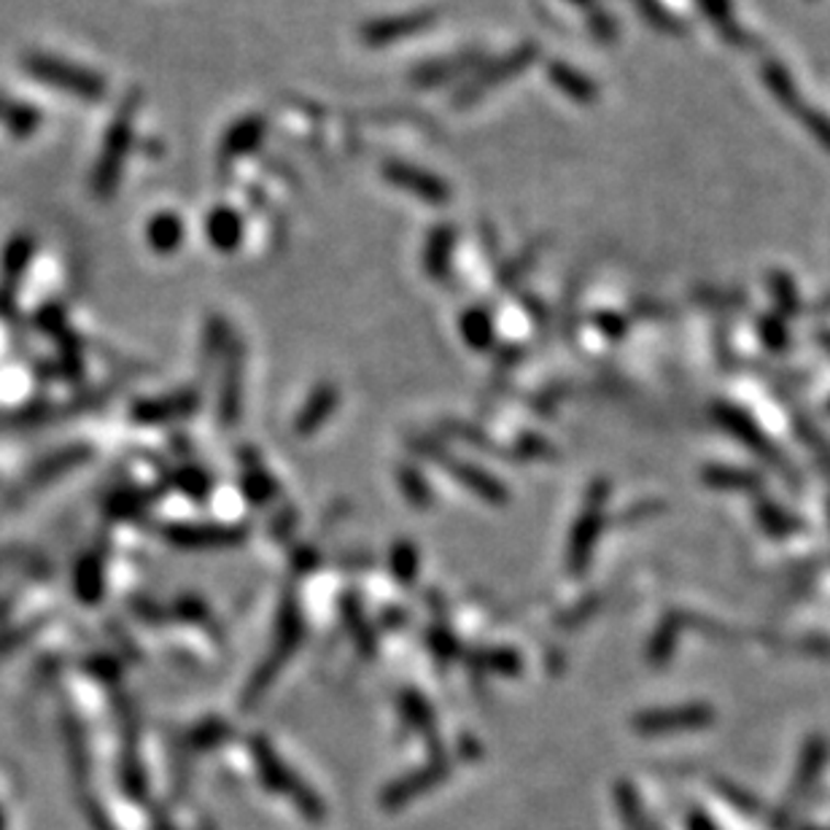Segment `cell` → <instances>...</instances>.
<instances>
[{
  "mask_svg": "<svg viewBox=\"0 0 830 830\" xmlns=\"http://www.w3.org/2000/svg\"><path fill=\"white\" fill-rule=\"evenodd\" d=\"M211 235L213 240L218 243V248H233V243L237 240V224L235 218H229L227 213H218V216H213V224H211Z\"/></svg>",
  "mask_w": 830,
  "mask_h": 830,
  "instance_id": "obj_10",
  "label": "cell"
},
{
  "mask_svg": "<svg viewBox=\"0 0 830 830\" xmlns=\"http://www.w3.org/2000/svg\"><path fill=\"white\" fill-rule=\"evenodd\" d=\"M0 119H3L5 127H9L14 135H30L35 127H38L41 114L35 109H30V105L9 103V105H5L3 116H0Z\"/></svg>",
  "mask_w": 830,
  "mask_h": 830,
  "instance_id": "obj_7",
  "label": "cell"
},
{
  "mask_svg": "<svg viewBox=\"0 0 830 830\" xmlns=\"http://www.w3.org/2000/svg\"><path fill=\"white\" fill-rule=\"evenodd\" d=\"M130 144V116L122 114V119L116 122V127H111L109 141H105L103 148V159H100L98 170H94V192L98 194H109L114 189L116 176H119V165H122L124 148Z\"/></svg>",
  "mask_w": 830,
  "mask_h": 830,
  "instance_id": "obj_2",
  "label": "cell"
},
{
  "mask_svg": "<svg viewBox=\"0 0 830 830\" xmlns=\"http://www.w3.org/2000/svg\"><path fill=\"white\" fill-rule=\"evenodd\" d=\"M30 254H33V240H30L27 235L14 237V240L9 243V248H5V254H3V281L9 283V292H11V287L16 283V278L22 276V270L27 267Z\"/></svg>",
  "mask_w": 830,
  "mask_h": 830,
  "instance_id": "obj_5",
  "label": "cell"
},
{
  "mask_svg": "<svg viewBox=\"0 0 830 830\" xmlns=\"http://www.w3.org/2000/svg\"><path fill=\"white\" fill-rule=\"evenodd\" d=\"M148 237H152L154 248H159V251H170V248H176V243L181 240V222H176L173 216L154 218L152 229H148Z\"/></svg>",
  "mask_w": 830,
  "mask_h": 830,
  "instance_id": "obj_8",
  "label": "cell"
},
{
  "mask_svg": "<svg viewBox=\"0 0 830 830\" xmlns=\"http://www.w3.org/2000/svg\"><path fill=\"white\" fill-rule=\"evenodd\" d=\"M337 402V394L335 389H322L316 396H313L311 402H307L305 411L300 413V420H296V431L300 435H305V431H313L318 424L326 418V413H332V407H335Z\"/></svg>",
  "mask_w": 830,
  "mask_h": 830,
  "instance_id": "obj_6",
  "label": "cell"
},
{
  "mask_svg": "<svg viewBox=\"0 0 830 830\" xmlns=\"http://www.w3.org/2000/svg\"><path fill=\"white\" fill-rule=\"evenodd\" d=\"M168 537L176 545H187V548H213V545H233L246 537L243 529H229V526H170Z\"/></svg>",
  "mask_w": 830,
  "mask_h": 830,
  "instance_id": "obj_4",
  "label": "cell"
},
{
  "mask_svg": "<svg viewBox=\"0 0 830 830\" xmlns=\"http://www.w3.org/2000/svg\"><path fill=\"white\" fill-rule=\"evenodd\" d=\"M25 68L30 70V76L44 85H52L57 89H65V92H74L85 100H100L105 92V85L100 76L89 74V70L79 68V65H70L65 59L49 57V55H27L25 57Z\"/></svg>",
  "mask_w": 830,
  "mask_h": 830,
  "instance_id": "obj_1",
  "label": "cell"
},
{
  "mask_svg": "<svg viewBox=\"0 0 830 830\" xmlns=\"http://www.w3.org/2000/svg\"><path fill=\"white\" fill-rule=\"evenodd\" d=\"M464 332H467V337H470L472 346H478V348L489 346L491 324L483 313H470V316L464 318Z\"/></svg>",
  "mask_w": 830,
  "mask_h": 830,
  "instance_id": "obj_9",
  "label": "cell"
},
{
  "mask_svg": "<svg viewBox=\"0 0 830 830\" xmlns=\"http://www.w3.org/2000/svg\"><path fill=\"white\" fill-rule=\"evenodd\" d=\"M711 720V711L707 707H682V709H661L648 711L637 720L639 731L661 733V731H677V728H698L707 726Z\"/></svg>",
  "mask_w": 830,
  "mask_h": 830,
  "instance_id": "obj_3",
  "label": "cell"
},
{
  "mask_svg": "<svg viewBox=\"0 0 830 830\" xmlns=\"http://www.w3.org/2000/svg\"><path fill=\"white\" fill-rule=\"evenodd\" d=\"M391 567H394V572L400 574L402 580H411L415 574V567H418V556H415V550L411 548V545H400V548L394 550Z\"/></svg>",
  "mask_w": 830,
  "mask_h": 830,
  "instance_id": "obj_11",
  "label": "cell"
}]
</instances>
